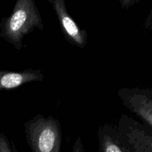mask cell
Returning <instances> with one entry per match:
<instances>
[{"instance_id":"cell-1","label":"cell","mask_w":152,"mask_h":152,"mask_svg":"<svg viewBox=\"0 0 152 152\" xmlns=\"http://www.w3.org/2000/svg\"><path fill=\"white\" fill-rule=\"evenodd\" d=\"M35 28L44 30L42 18L34 0H17L10 16L1 19L0 37L17 50L24 48L23 39Z\"/></svg>"},{"instance_id":"cell-2","label":"cell","mask_w":152,"mask_h":152,"mask_svg":"<svg viewBox=\"0 0 152 152\" xmlns=\"http://www.w3.org/2000/svg\"><path fill=\"white\" fill-rule=\"evenodd\" d=\"M25 138L32 152H61L62 129L59 120L37 114L24 124Z\"/></svg>"},{"instance_id":"cell-3","label":"cell","mask_w":152,"mask_h":152,"mask_svg":"<svg viewBox=\"0 0 152 152\" xmlns=\"http://www.w3.org/2000/svg\"><path fill=\"white\" fill-rule=\"evenodd\" d=\"M131 152H152V130L133 117L122 114L117 125Z\"/></svg>"},{"instance_id":"cell-4","label":"cell","mask_w":152,"mask_h":152,"mask_svg":"<svg viewBox=\"0 0 152 152\" xmlns=\"http://www.w3.org/2000/svg\"><path fill=\"white\" fill-rule=\"evenodd\" d=\"M117 95L123 106L152 130V88H122Z\"/></svg>"},{"instance_id":"cell-5","label":"cell","mask_w":152,"mask_h":152,"mask_svg":"<svg viewBox=\"0 0 152 152\" xmlns=\"http://www.w3.org/2000/svg\"><path fill=\"white\" fill-rule=\"evenodd\" d=\"M56 15L64 37L68 43L79 48L88 45V33L81 28L68 13L65 0H48Z\"/></svg>"},{"instance_id":"cell-6","label":"cell","mask_w":152,"mask_h":152,"mask_svg":"<svg viewBox=\"0 0 152 152\" xmlns=\"http://www.w3.org/2000/svg\"><path fill=\"white\" fill-rule=\"evenodd\" d=\"M41 69H29L21 71H0V91H10L33 82L44 80Z\"/></svg>"},{"instance_id":"cell-7","label":"cell","mask_w":152,"mask_h":152,"mask_svg":"<svg viewBox=\"0 0 152 152\" xmlns=\"http://www.w3.org/2000/svg\"><path fill=\"white\" fill-rule=\"evenodd\" d=\"M99 152H131L122 139L117 125L105 123L97 131Z\"/></svg>"},{"instance_id":"cell-8","label":"cell","mask_w":152,"mask_h":152,"mask_svg":"<svg viewBox=\"0 0 152 152\" xmlns=\"http://www.w3.org/2000/svg\"><path fill=\"white\" fill-rule=\"evenodd\" d=\"M0 152H15L13 144L3 133H0Z\"/></svg>"},{"instance_id":"cell-9","label":"cell","mask_w":152,"mask_h":152,"mask_svg":"<svg viewBox=\"0 0 152 152\" xmlns=\"http://www.w3.org/2000/svg\"><path fill=\"white\" fill-rule=\"evenodd\" d=\"M71 152H85L84 145H83V140H82V138L80 137H78L76 139L75 142L73 145Z\"/></svg>"},{"instance_id":"cell-10","label":"cell","mask_w":152,"mask_h":152,"mask_svg":"<svg viewBox=\"0 0 152 152\" xmlns=\"http://www.w3.org/2000/svg\"><path fill=\"white\" fill-rule=\"evenodd\" d=\"M140 1V0H119L120 6L123 9H129L134 4H137Z\"/></svg>"},{"instance_id":"cell-11","label":"cell","mask_w":152,"mask_h":152,"mask_svg":"<svg viewBox=\"0 0 152 152\" xmlns=\"http://www.w3.org/2000/svg\"><path fill=\"white\" fill-rule=\"evenodd\" d=\"M143 28L145 31H151L152 30V6L149 13L147 16L143 23Z\"/></svg>"}]
</instances>
